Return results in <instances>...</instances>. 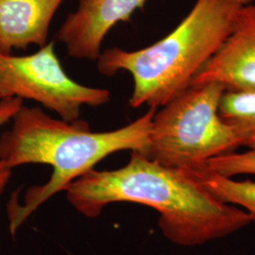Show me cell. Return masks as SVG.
<instances>
[{
    "label": "cell",
    "mask_w": 255,
    "mask_h": 255,
    "mask_svg": "<svg viewBox=\"0 0 255 255\" xmlns=\"http://www.w3.org/2000/svg\"><path fill=\"white\" fill-rule=\"evenodd\" d=\"M66 199L84 217L98 218L115 202H133L159 213V228L168 240L197 247L228 237L252 223L240 207L220 201L182 170L131 151L126 165L96 170L71 182Z\"/></svg>",
    "instance_id": "6da1fadb"
},
{
    "label": "cell",
    "mask_w": 255,
    "mask_h": 255,
    "mask_svg": "<svg viewBox=\"0 0 255 255\" xmlns=\"http://www.w3.org/2000/svg\"><path fill=\"white\" fill-rule=\"evenodd\" d=\"M64 1L0 0V53L46 46L51 22Z\"/></svg>",
    "instance_id": "ba28073f"
},
{
    "label": "cell",
    "mask_w": 255,
    "mask_h": 255,
    "mask_svg": "<svg viewBox=\"0 0 255 255\" xmlns=\"http://www.w3.org/2000/svg\"><path fill=\"white\" fill-rule=\"evenodd\" d=\"M242 4H248V3H251V2H255V0H240Z\"/></svg>",
    "instance_id": "4fadbf2b"
},
{
    "label": "cell",
    "mask_w": 255,
    "mask_h": 255,
    "mask_svg": "<svg viewBox=\"0 0 255 255\" xmlns=\"http://www.w3.org/2000/svg\"><path fill=\"white\" fill-rule=\"evenodd\" d=\"M23 106V100L20 98H2L0 99V128L9 122L19 109ZM11 168L4 162L0 161V196L6 189L11 177Z\"/></svg>",
    "instance_id": "7c38bea8"
},
{
    "label": "cell",
    "mask_w": 255,
    "mask_h": 255,
    "mask_svg": "<svg viewBox=\"0 0 255 255\" xmlns=\"http://www.w3.org/2000/svg\"><path fill=\"white\" fill-rule=\"evenodd\" d=\"M225 92L219 82L191 85L157 109L145 155L165 166L190 170L243 146L237 128L219 113Z\"/></svg>",
    "instance_id": "277c9868"
},
{
    "label": "cell",
    "mask_w": 255,
    "mask_h": 255,
    "mask_svg": "<svg viewBox=\"0 0 255 255\" xmlns=\"http://www.w3.org/2000/svg\"><path fill=\"white\" fill-rule=\"evenodd\" d=\"M184 172L220 201L245 210L255 223V182L222 177L202 166Z\"/></svg>",
    "instance_id": "9c48e42d"
},
{
    "label": "cell",
    "mask_w": 255,
    "mask_h": 255,
    "mask_svg": "<svg viewBox=\"0 0 255 255\" xmlns=\"http://www.w3.org/2000/svg\"><path fill=\"white\" fill-rule=\"evenodd\" d=\"M213 173L226 178H234L239 175H255V147L244 152H230L219 155L208 160L201 165Z\"/></svg>",
    "instance_id": "8fae6325"
},
{
    "label": "cell",
    "mask_w": 255,
    "mask_h": 255,
    "mask_svg": "<svg viewBox=\"0 0 255 255\" xmlns=\"http://www.w3.org/2000/svg\"><path fill=\"white\" fill-rule=\"evenodd\" d=\"M219 113L222 119L237 128L243 146L255 147V93L225 92Z\"/></svg>",
    "instance_id": "30bf717a"
},
{
    "label": "cell",
    "mask_w": 255,
    "mask_h": 255,
    "mask_svg": "<svg viewBox=\"0 0 255 255\" xmlns=\"http://www.w3.org/2000/svg\"><path fill=\"white\" fill-rule=\"evenodd\" d=\"M146 0H79L75 11L67 15L57 38L68 54L76 59L98 60L102 43L110 30L125 22Z\"/></svg>",
    "instance_id": "52a82bcc"
},
{
    "label": "cell",
    "mask_w": 255,
    "mask_h": 255,
    "mask_svg": "<svg viewBox=\"0 0 255 255\" xmlns=\"http://www.w3.org/2000/svg\"><path fill=\"white\" fill-rule=\"evenodd\" d=\"M242 5L240 0H197L163 39L133 51L106 49L98 59V69L105 76L127 71L133 80L130 107L158 109L187 89L219 51Z\"/></svg>",
    "instance_id": "3957f363"
},
{
    "label": "cell",
    "mask_w": 255,
    "mask_h": 255,
    "mask_svg": "<svg viewBox=\"0 0 255 255\" xmlns=\"http://www.w3.org/2000/svg\"><path fill=\"white\" fill-rule=\"evenodd\" d=\"M14 97L36 101L69 122L80 119L83 106L100 107L111 101L109 90L82 85L66 74L53 42L33 54L0 53V99Z\"/></svg>",
    "instance_id": "5b68a950"
},
{
    "label": "cell",
    "mask_w": 255,
    "mask_h": 255,
    "mask_svg": "<svg viewBox=\"0 0 255 255\" xmlns=\"http://www.w3.org/2000/svg\"><path fill=\"white\" fill-rule=\"evenodd\" d=\"M149 110L127 126L110 131H93L82 120L53 119L39 107L24 105L12 118L11 128L0 135V161L11 169L23 164L52 166L47 182L27 189L23 202L8 205L9 231L14 235L27 218L52 198L99 164L122 150L146 154L152 119Z\"/></svg>",
    "instance_id": "7a4b0ae2"
},
{
    "label": "cell",
    "mask_w": 255,
    "mask_h": 255,
    "mask_svg": "<svg viewBox=\"0 0 255 255\" xmlns=\"http://www.w3.org/2000/svg\"><path fill=\"white\" fill-rule=\"evenodd\" d=\"M207 82L221 83L226 91L255 93V2L241 6L225 42L191 85Z\"/></svg>",
    "instance_id": "8992f818"
}]
</instances>
